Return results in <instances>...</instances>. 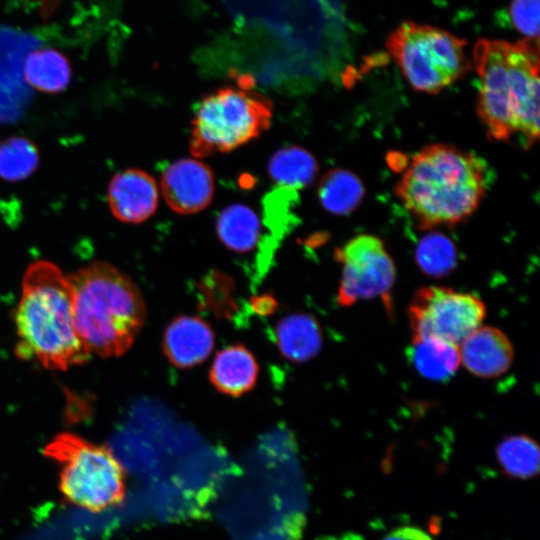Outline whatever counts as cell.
Segmentation results:
<instances>
[{"mask_svg":"<svg viewBox=\"0 0 540 540\" xmlns=\"http://www.w3.org/2000/svg\"><path fill=\"white\" fill-rule=\"evenodd\" d=\"M466 44L446 30L413 21L401 23L386 41L390 56L412 88L428 94L439 93L471 70Z\"/></svg>","mask_w":540,"mask_h":540,"instance_id":"8992f818","label":"cell"},{"mask_svg":"<svg viewBox=\"0 0 540 540\" xmlns=\"http://www.w3.org/2000/svg\"><path fill=\"white\" fill-rule=\"evenodd\" d=\"M365 194L362 180L353 172L337 168L328 171L318 185L322 207L335 215H347L361 203Z\"/></svg>","mask_w":540,"mask_h":540,"instance_id":"ffe728a7","label":"cell"},{"mask_svg":"<svg viewBox=\"0 0 540 540\" xmlns=\"http://www.w3.org/2000/svg\"><path fill=\"white\" fill-rule=\"evenodd\" d=\"M76 331L90 353L109 358L125 354L145 321L136 284L113 265L95 261L68 276Z\"/></svg>","mask_w":540,"mask_h":540,"instance_id":"277c9868","label":"cell"},{"mask_svg":"<svg viewBox=\"0 0 540 540\" xmlns=\"http://www.w3.org/2000/svg\"><path fill=\"white\" fill-rule=\"evenodd\" d=\"M415 261L425 275L434 278L445 277L456 268L457 249L449 237L440 232H432L418 242Z\"/></svg>","mask_w":540,"mask_h":540,"instance_id":"7402d4cb","label":"cell"},{"mask_svg":"<svg viewBox=\"0 0 540 540\" xmlns=\"http://www.w3.org/2000/svg\"><path fill=\"white\" fill-rule=\"evenodd\" d=\"M25 81L41 92L58 93L70 83L72 72L67 57L54 49L31 52L23 63Z\"/></svg>","mask_w":540,"mask_h":540,"instance_id":"d6986e66","label":"cell"},{"mask_svg":"<svg viewBox=\"0 0 540 540\" xmlns=\"http://www.w3.org/2000/svg\"><path fill=\"white\" fill-rule=\"evenodd\" d=\"M251 82V77L240 76L237 86L219 87L200 100L189 138V150L197 159L228 153L270 127L273 105Z\"/></svg>","mask_w":540,"mask_h":540,"instance_id":"5b68a950","label":"cell"},{"mask_svg":"<svg viewBox=\"0 0 540 540\" xmlns=\"http://www.w3.org/2000/svg\"><path fill=\"white\" fill-rule=\"evenodd\" d=\"M481 158L449 144L416 152L395 192L420 229L455 226L468 219L487 189Z\"/></svg>","mask_w":540,"mask_h":540,"instance_id":"7a4b0ae2","label":"cell"},{"mask_svg":"<svg viewBox=\"0 0 540 540\" xmlns=\"http://www.w3.org/2000/svg\"><path fill=\"white\" fill-rule=\"evenodd\" d=\"M485 315L478 296L440 286L418 289L408 307L412 340L432 338L457 346L481 326Z\"/></svg>","mask_w":540,"mask_h":540,"instance_id":"ba28073f","label":"cell"},{"mask_svg":"<svg viewBox=\"0 0 540 540\" xmlns=\"http://www.w3.org/2000/svg\"><path fill=\"white\" fill-rule=\"evenodd\" d=\"M254 309L260 314H269L275 310L276 301L268 296H261L253 300Z\"/></svg>","mask_w":540,"mask_h":540,"instance_id":"484cf974","label":"cell"},{"mask_svg":"<svg viewBox=\"0 0 540 540\" xmlns=\"http://www.w3.org/2000/svg\"><path fill=\"white\" fill-rule=\"evenodd\" d=\"M472 62L478 76L477 115L489 139L517 137L524 148L532 147L539 138L538 40L479 39Z\"/></svg>","mask_w":540,"mask_h":540,"instance_id":"6da1fadb","label":"cell"},{"mask_svg":"<svg viewBox=\"0 0 540 540\" xmlns=\"http://www.w3.org/2000/svg\"><path fill=\"white\" fill-rule=\"evenodd\" d=\"M315 157L305 148L288 146L277 150L268 161V175L280 188L298 190L309 186L318 173Z\"/></svg>","mask_w":540,"mask_h":540,"instance_id":"e0dca14e","label":"cell"},{"mask_svg":"<svg viewBox=\"0 0 540 540\" xmlns=\"http://www.w3.org/2000/svg\"><path fill=\"white\" fill-rule=\"evenodd\" d=\"M15 325L21 357L62 371L89 360L74 325L69 277L52 262L40 260L27 268Z\"/></svg>","mask_w":540,"mask_h":540,"instance_id":"3957f363","label":"cell"},{"mask_svg":"<svg viewBox=\"0 0 540 540\" xmlns=\"http://www.w3.org/2000/svg\"><path fill=\"white\" fill-rule=\"evenodd\" d=\"M107 201L117 220L139 224L148 220L158 207V185L146 171L128 168L112 177L108 185Z\"/></svg>","mask_w":540,"mask_h":540,"instance_id":"8fae6325","label":"cell"},{"mask_svg":"<svg viewBox=\"0 0 540 540\" xmlns=\"http://www.w3.org/2000/svg\"><path fill=\"white\" fill-rule=\"evenodd\" d=\"M460 345V362L477 377L501 376L512 364L513 346L505 333L498 328L480 326Z\"/></svg>","mask_w":540,"mask_h":540,"instance_id":"4fadbf2b","label":"cell"},{"mask_svg":"<svg viewBox=\"0 0 540 540\" xmlns=\"http://www.w3.org/2000/svg\"><path fill=\"white\" fill-rule=\"evenodd\" d=\"M501 471L510 478L526 480L540 470V448L530 436L516 434L503 438L495 449Z\"/></svg>","mask_w":540,"mask_h":540,"instance_id":"44dd1931","label":"cell"},{"mask_svg":"<svg viewBox=\"0 0 540 540\" xmlns=\"http://www.w3.org/2000/svg\"><path fill=\"white\" fill-rule=\"evenodd\" d=\"M274 333L279 352L294 363L311 360L323 345L322 329L317 319L302 312L280 319Z\"/></svg>","mask_w":540,"mask_h":540,"instance_id":"9a60e30c","label":"cell"},{"mask_svg":"<svg viewBox=\"0 0 540 540\" xmlns=\"http://www.w3.org/2000/svg\"><path fill=\"white\" fill-rule=\"evenodd\" d=\"M44 453L59 464L60 489L69 502L99 512L122 501L123 467L108 448L62 433L52 439Z\"/></svg>","mask_w":540,"mask_h":540,"instance_id":"52a82bcc","label":"cell"},{"mask_svg":"<svg viewBox=\"0 0 540 540\" xmlns=\"http://www.w3.org/2000/svg\"><path fill=\"white\" fill-rule=\"evenodd\" d=\"M160 187L172 211L190 215L204 210L211 203L215 179L211 168L199 159L183 158L165 168Z\"/></svg>","mask_w":540,"mask_h":540,"instance_id":"30bf717a","label":"cell"},{"mask_svg":"<svg viewBox=\"0 0 540 540\" xmlns=\"http://www.w3.org/2000/svg\"><path fill=\"white\" fill-rule=\"evenodd\" d=\"M216 233L220 242L230 251L248 253L260 240V219L249 206L231 204L218 215Z\"/></svg>","mask_w":540,"mask_h":540,"instance_id":"2e32d148","label":"cell"},{"mask_svg":"<svg viewBox=\"0 0 540 540\" xmlns=\"http://www.w3.org/2000/svg\"><path fill=\"white\" fill-rule=\"evenodd\" d=\"M215 345L214 332L205 320L181 315L166 327L162 348L166 358L178 368L187 369L204 362Z\"/></svg>","mask_w":540,"mask_h":540,"instance_id":"7c38bea8","label":"cell"},{"mask_svg":"<svg viewBox=\"0 0 540 540\" xmlns=\"http://www.w3.org/2000/svg\"><path fill=\"white\" fill-rule=\"evenodd\" d=\"M259 374L253 353L242 344L220 350L210 367L209 380L220 393L239 397L253 389Z\"/></svg>","mask_w":540,"mask_h":540,"instance_id":"5bb4252c","label":"cell"},{"mask_svg":"<svg viewBox=\"0 0 540 540\" xmlns=\"http://www.w3.org/2000/svg\"><path fill=\"white\" fill-rule=\"evenodd\" d=\"M508 12L517 31L538 40L540 0H512Z\"/></svg>","mask_w":540,"mask_h":540,"instance_id":"cb8c5ba5","label":"cell"},{"mask_svg":"<svg viewBox=\"0 0 540 540\" xmlns=\"http://www.w3.org/2000/svg\"><path fill=\"white\" fill-rule=\"evenodd\" d=\"M382 540H433L425 531L417 527H399L388 534Z\"/></svg>","mask_w":540,"mask_h":540,"instance_id":"d4e9b609","label":"cell"},{"mask_svg":"<svg viewBox=\"0 0 540 540\" xmlns=\"http://www.w3.org/2000/svg\"><path fill=\"white\" fill-rule=\"evenodd\" d=\"M334 259L342 266L337 292L340 306L349 307L360 300L381 298L387 311L391 312L396 268L379 237L371 234L355 236L335 249Z\"/></svg>","mask_w":540,"mask_h":540,"instance_id":"9c48e42d","label":"cell"},{"mask_svg":"<svg viewBox=\"0 0 540 540\" xmlns=\"http://www.w3.org/2000/svg\"><path fill=\"white\" fill-rule=\"evenodd\" d=\"M39 150L30 139L9 137L0 142V178L17 182L28 178L39 164Z\"/></svg>","mask_w":540,"mask_h":540,"instance_id":"603a6c76","label":"cell"},{"mask_svg":"<svg viewBox=\"0 0 540 540\" xmlns=\"http://www.w3.org/2000/svg\"><path fill=\"white\" fill-rule=\"evenodd\" d=\"M408 358L420 375L433 381L449 380L461 363L457 345L432 338L412 340Z\"/></svg>","mask_w":540,"mask_h":540,"instance_id":"ac0fdd59","label":"cell"}]
</instances>
